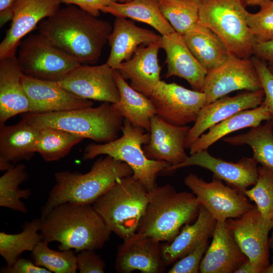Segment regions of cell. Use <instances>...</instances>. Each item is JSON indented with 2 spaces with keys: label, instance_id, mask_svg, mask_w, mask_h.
Wrapping results in <instances>:
<instances>
[{
  "label": "cell",
  "instance_id": "cell-44",
  "mask_svg": "<svg viewBox=\"0 0 273 273\" xmlns=\"http://www.w3.org/2000/svg\"><path fill=\"white\" fill-rule=\"evenodd\" d=\"M113 2L116 0H62V3L77 6L96 17L100 16L101 10L104 7Z\"/></svg>",
  "mask_w": 273,
  "mask_h": 273
},
{
  "label": "cell",
  "instance_id": "cell-11",
  "mask_svg": "<svg viewBox=\"0 0 273 273\" xmlns=\"http://www.w3.org/2000/svg\"><path fill=\"white\" fill-rule=\"evenodd\" d=\"M150 99L155 107L156 115L176 126L194 122L201 109L207 104L204 93L161 80Z\"/></svg>",
  "mask_w": 273,
  "mask_h": 273
},
{
  "label": "cell",
  "instance_id": "cell-48",
  "mask_svg": "<svg viewBox=\"0 0 273 273\" xmlns=\"http://www.w3.org/2000/svg\"><path fill=\"white\" fill-rule=\"evenodd\" d=\"M246 7L259 6L267 0H241Z\"/></svg>",
  "mask_w": 273,
  "mask_h": 273
},
{
  "label": "cell",
  "instance_id": "cell-20",
  "mask_svg": "<svg viewBox=\"0 0 273 273\" xmlns=\"http://www.w3.org/2000/svg\"><path fill=\"white\" fill-rule=\"evenodd\" d=\"M189 129L186 125H172L154 115L151 118L150 140L143 147L145 155L171 166L181 163L188 157L185 142Z\"/></svg>",
  "mask_w": 273,
  "mask_h": 273
},
{
  "label": "cell",
  "instance_id": "cell-32",
  "mask_svg": "<svg viewBox=\"0 0 273 273\" xmlns=\"http://www.w3.org/2000/svg\"><path fill=\"white\" fill-rule=\"evenodd\" d=\"M222 140L232 146H250L257 163L273 172V125L270 120L250 128L246 133L225 136Z\"/></svg>",
  "mask_w": 273,
  "mask_h": 273
},
{
  "label": "cell",
  "instance_id": "cell-26",
  "mask_svg": "<svg viewBox=\"0 0 273 273\" xmlns=\"http://www.w3.org/2000/svg\"><path fill=\"white\" fill-rule=\"evenodd\" d=\"M40 129L22 119L12 125H0V170H8L35 153Z\"/></svg>",
  "mask_w": 273,
  "mask_h": 273
},
{
  "label": "cell",
  "instance_id": "cell-1",
  "mask_svg": "<svg viewBox=\"0 0 273 273\" xmlns=\"http://www.w3.org/2000/svg\"><path fill=\"white\" fill-rule=\"evenodd\" d=\"M39 32L81 65L99 60L113 26L75 5L59 9L38 25Z\"/></svg>",
  "mask_w": 273,
  "mask_h": 273
},
{
  "label": "cell",
  "instance_id": "cell-33",
  "mask_svg": "<svg viewBox=\"0 0 273 273\" xmlns=\"http://www.w3.org/2000/svg\"><path fill=\"white\" fill-rule=\"evenodd\" d=\"M40 225L41 218H35L25 222L20 233L0 232V254L6 261V266H11L23 252H32L42 240L40 233H38Z\"/></svg>",
  "mask_w": 273,
  "mask_h": 273
},
{
  "label": "cell",
  "instance_id": "cell-10",
  "mask_svg": "<svg viewBox=\"0 0 273 273\" xmlns=\"http://www.w3.org/2000/svg\"><path fill=\"white\" fill-rule=\"evenodd\" d=\"M184 183L195 195L199 205L216 221L238 218L255 207L243 193L225 185L215 177L207 182L191 173L185 178Z\"/></svg>",
  "mask_w": 273,
  "mask_h": 273
},
{
  "label": "cell",
  "instance_id": "cell-30",
  "mask_svg": "<svg viewBox=\"0 0 273 273\" xmlns=\"http://www.w3.org/2000/svg\"><path fill=\"white\" fill-rule=\"evenodd\" d=\"M183 36L193 54L208 71L220 65L232 55L215 33L199 23Z\"/></svg>",
  "mask_w": 273,
  "mask_h": 273
},
{
  "label": "cell",
  "instance_id": "cell-51",
  "mask_svg": "<svg viewBox=\"0 0 273 273\" xmlns=\"http://www.w3.org/2000/svg\"><path fill=\"white\" fill-rule=\"evenodd\" d=\"M268 68L269 69V70H270V71L272 73V74H273V64H269L268 66Z\"/></svg>",
  "mask_w": 273,
  "mask_h": 273
},
{
  "label": "cell",
  "instance_id": "cell-5",
  "mask_svg": "<svg viewBox=\"0 0 273 273\" xmlns=\"http://www.w3.org/2000/svg\"><path fill=\"white\" fill-rule=\"evenodd\" d=\"M21 117L38 129H60L104 143L118 138L124 119L109 102H104L95 108L45 113H26Z\"/></svg>",
  "mask_w": 273,
  "mask_h": 273
},
{
  "label": "cell",
  "instance_id": "cell-43",
  "mask_svg": "<svg viewBox=\"0 0 273 273\" xmlns=\"http://www.w3.org/2000/svg\"><path fill=\"white\" fill-rule=\"evenodd\" d=\"M2 273H51L48 269L36 265L32 260L18 258L11 266L3 267Z\"/></svg>",
  "mask_w": 273,
  "mask_h": 273
},
{
  "label": "cell",
  "instance_id": "cell-23",
  "mask_svg": "<svg viewBox=\"0 0 273 273\" xmlns=\"http://www.w3.org/2000/svg\"><path fill=\"white\" fill-rule=\"evenodd\" d=\"M161 35L140 27L126 18L116 17L108 37L110 52L106 63L114 70L133 56L139 46L158 41Z\"/></svg>",
  "mask_w": 273,
  "mask_h": 273
},
{
  "label": "cell",
  "instance_id": "cell-29",
  "mask_svg": "<svg viewBox=\"0 0 273 273\" xmlns=\"http://www.w3.org/2000/svg\"><path fill=\"white\" fill-rule=\"evenodd\" d=\"M115 80L120 94L119 101L113 106L133 125L150 132L151 118L156 115L155 107L150 98L133 89L114 70Z\"/></svg>",
  "mask_w": 273,
  "mask_h": 273
},
{
  "label": "cell",
  "instance_id": "cell-18",
  "mask_svg": "<svg viewBox=\"0 0 273 273\" xmlns=\"http://www.w3.org/2000/svg\"><path fill=\"white\" fill-rule=\"evenodd\" d=\"M23 86L32 113L64 111L92 107V100L78 97L56 81L40 80L23 74Z\"/></svg>",
  "mask_w": 273,
  "mask_h": 273
},
{
  "label": "cell",
  "instance_id": "cell-13",
  "mask_svg": "<svg viewBox=\"0 0 273 273\" xmlns=\"http://www.w3.org/2000/svg\"><path fill=\"white\" fill-rule=\"evenodd\" d=\"M226 224L242 252L262 273L269 264L268 234L273 221L264 218L256 206Z\"/></svg>",
  "mask_w": 273,
  "mask_h": 273
},
{
  "label": "cell",
  "instance_id": "cell-42",
  "mask_svg": "<svg viewBox=\"0 0 273 273\" xmlns=\"http://www.w3.org/2000/svg\"><path fill=\"white\" fill-rule=\"evenodd\" d=\"M77 268L80 273H104V261L93 250H83L76 255Z\"/></svg>",
  "mask_w": 273,
  "mask_h": 273
},
{
  "label": "cell",
  "instance_id": "cell-49",
  "mask_svg": "<svg viewBox=\"0 0 273 273\" xmlns=\"http://www.w3.org/2000/svg\"><path fill=\"white\" fill-rule=\"evenodd\" d=\"M262 273H273V258L271 264H269L262 271Z\"/></svg>",
  "mask_w": 273,
  "mask_h": 273
},
{
  "label": "cell",
  "instance_id": "cell-50",
  "mask_svg": "<svg viewBox=\"0 0 273 273\" xmlns=\"http://www.w3.org/2000/svg\"><path fill=\"white\" fill-rule=\"evenodd\" d=\"M268 244L269 248L271 249L273 251V227L272 229L271 236L268 240Z\"/></svg>",
  "mask_w": 273,
  "mask_h": 273
},
{
  "label": "cell",
  "instance_id": "cell-15",
  "mask_svg": "<svg viewBox=\"0 0 273 273\" xmlns=\"http://www.w3.org/2000/svg\"><path fill=\"white\" fill-rule=\"evenodd\" d=\"M257 164L252 157H243L237 162L225 161L212 156L205 150L191 155L179 164L170 165L164 171L172 172L180 168L198 166L211 171L214 177L243 193L257 181Z\"/></svg>",
  "mask_w": 273,
  "mask_h": 273
},
{
  "label": "cell",
  "instance_id": "cell-7",
  "mask_svg": "<svg viewBox=\"0 0 273 273\" xmlns=\"http://www.w3.org/2000/svg\"><path fill=\"white\" fill-rule=\"evenodd\" d=\"M148 191L132 175L119 179L93 206L111 232L125 240L137 232Z\"/></svg>",
  "mask_w": 273,
  "mask_h": 273
},
{
  "label": "cell",
  "instance_id": "cell-41",
  "mask_svg": "<svg viewBox=\"0 0 273 273\" xmlns=\"http://www.w3.org/2000/svg\"><path fill=\"white\" fill-rule=\"evenodd\" d=\"M251 58L264 92V98L263 103L268 109L270 116V121L273 125V74L269 70L266 62L254 56Z\"/></svg>",
  "mask_w": 273,
  "mask_h": 273
},
{
  "label": "cell",
  "instance_id": "cell-38",
  "mask_svg": "<svg viewBox=\"0 0 273 273\" xmlns=\"http://www.w3.org/2000/svg\"><path fill=\"white\" fill-rule=\"evenodd\" d=\"M258 176L253 187L243 193L256 206L262 216L273 221V172L258 166Z\"/></svg>",
  "mask_w": 273,
  "mask_h": 273
},
{
  "label": "cell",
  "instance_id": "cell-17",
  "mask_svg": "<svg viewBox=\"0 0 273 273\" xmlns=\"http://www.w3.org/2000/svg\"><path fill=\"white\" fill-rule=\"evenodd\" d=\"M264 98V92L261 89L247 91L233 97L225 96L205 105L194 125L189 130L185 142L186 149H190L193 144L212 126L240 111L259 106Z\"/></svg>",
  "mask_w": 273,
  "mask_h": 273
},
{
  "label": "cell",
  "instance_id": "cell-14",
  "mask_svg": "<svg viewBox=\"0 0 273 273\" xmlns=\"http://www.w3.org/2000/svg\"><path fill=\"white\" fill-rule=\"evenodd\" d=\"M57 82L81 98L112 104L120 99L114 69L107 63L100 65H80Z\"/></svg>",
  "mask_w": 273,
  "mask_h": 273
},
{
  "label": "cell",
  "instance_id": "cell-3",
  "mask_svg": "<svg viewBox=\"0 0 273 273\" xmlns=\"http://www.w3.org/2000/svg\"><path fill=\"white\" fill-rule=\"evenodd\" d=\"M126 163L107 156L99 158L85 173L68 170L55 173V185L41 209V218L60 204H93L120 179L132 175Z\"/></svg>",
  "mask_w": 273,
  "mask_h": 273
},
{
  "label": "cell",
  "instance_id": "cell-45",
  "mask_svg": "<svg viewBox=\"0 0 273 273\" xmlns=\"http://www.w3.org/2000/svg\"><path fill=\"white\" fill-rule=\"evenodd\" d=\"M253 55L256 57L273 64V40L255 43Z\"/></svg>",
  "mask_w": 273,
  "mask_h": 273
},
{
  "label": "cell",
  "instance_id": "cell-40",
  "mask_svg": "<svg viewBox=\"0 0 273 273\" xmlns=\"http://www.w3.org/2000/svg\"><path fill=\"white\" fill-rule=\"evenodd\" d=\"M208 238L200 242L192 251L173 264L169 273H197L203 255L208 248Z\"/></svg>",
  "mask_w": 273,
  "mask_h": 273
},
{
  "label": "cell",
  "instance_id": "cell-22",
  "mask_svg": "<svg viewBox=\"0 0 273 273\" xmlns=\"http://www.w3.org/2000/svg\"><path fill=\"white\" fill-rule=\"evenodd\" d=\"M212 240L200 265L201 273H232L248 258L242 252L226 221H216Z\"/></svg>",
  "mask_w": 273,
  "mask_h": 273
},
{
  "label": "cell",
  "instance_id": "cell-27",
  "mask_svg": "<svg viewBox=\"0 0 273 273\" xmlns=\"http://www.w3.org/2000/svg\"><path fill=\"white\" fill-rule=\"evenodd\" d=\"M216 220L200 205L196 221L186 224L170 242L161 245L162 259L165 266L172 263L192 251L200 242L212 235Z\"/></svg>",
  "mask_w": 273,
  "mask_h": 273
},
{
  "label": "cell",
  "instance_id": "cell-21",
  "mask_svg": "<svg viewBox=\"0 0 273 273\" xmlns=\"http://www.w3.org/2000/svg\"><path fill=\"white\" fill-rule=\"evenodd\" d=\"M160 44L166 55L165 77L182 78L193 90L201 92L208 70L193 54L183 35L175 31L161 35Z\"/></svg>",
  "mask_w": 273,
  "mask_h": 273
},
{
  "label": "cell",
  "instance_id": "cell-36",
  "mask_svg": "<svg viewBox=\"0 0 273 273\" xmlns=\"http://www.w3.org/2000/svg\"><path fill=\"white\" fill-rule=\"evenodd\" d=\"M162 14L183 35L198 23L199 0H158Z\"/></svg>",
  "mask_w": 273,
  "mask_h": 273
},
{
  "label": "cell",
  "instance_id": "cell-2",
  "mask_svg": "<svg viewBox=\"0 0 273 273\" xmlns=\"http://www.w3.org/2000/svg\"><path fill=\"white\" fill-rule=\"evenodd\" d=\"M40 218L42 240L59 242L61 251L100 249L112 232L91 204H60Z\"/></svg>",
  "mask_w": 273,
  "mask_h": 273
},
{
  "label": "cell",
  "instance_id": "cell-34",
  "mask_svg": "<svg viewBox=\"0 0 273 273\" xmlns=\"http://www.w3.org/2000/svg\"><path fill=\"white\" fill-rule=\"evenodd\" d=\"M26 166L20 163L13 165L0 177V206L22 213L27 212V209L21 199H28L31 190L21 189L20 184L28 178Z\"/></svg>",
  "mask_w": 273,
  "mask_h": 273
},
{
  "label": "cell",
  "instance_id": "cell-6",
  "mask_svg": "<svg viewBox=\"0 0 273 273\" xmlns=\"http://www.w3.org/2000/svg\"><path fill=\"white\" fill-rule=\"evenodd\" d=\"M122 135L117 139L103 144L90 143L85 148L84 160L93 159L106 155L128 164L132 170V176L139 180L149 192L157 186L156 178L171 165L164 161L152 160L145 155L143 145L148 143L150 132L133 125L124 119L121 128Z\"/></svg>",
  "mask_w": 273,
  "mask_h": 273
},
{
  "label": "cell",
  "instance_id": "cell-47",
  "mask_svg": "<svg viewBox=\"0 0 273 273\" xmlns=\"http://www.w3.org/2000/svg\"><path fill=\"white\" fill-rule=\"evenodd\" d=\"M235 273H260L259 268L247 258Z\"/></svg>",
  "mask_w": 273,
  "mask_h": 273
},
{
  "label": "cell",
  "instance_id": "cell-39",
  "mask_svg": "<svg viewBox=\"0 0 273 273\" xmlns=\"http://www.w3.org/2000/svg\"><path fill=\"white\" fill-rule=\"evenodd\" d=\"M255 13L247 12L246 22L256 42L273 40V0L266 1L259 5Z\"/></svg>",
  "mask_w": 273,
  "mask_h": 273
},
{
  "label": "cell",
  "instance_id": "cell-28",
  "mask_svg": "<svg viewBox=\"0 0 273 273\" xmlns=\"http://www.w3.org/2000/svg\"><path fill=\"white\" fill-rule=\"evenodd\" d=\"M270 120V114L265 104L250 109L240 111L211 127L202 134L190 148V155L208 149L227 135L247 127L261 124L264 120Z\"/></svg>",
  "mask_w": 273,
  "mask_h": 273
},
{
  "label": "cell",
  "instance_id": "cell-25",
  "mask_svg": "<svg viewBox=\"0 0 273 273\" xmlns=\"http://www.w3.org/2000/svg\"><path fill=\"white\" fill-rule=\"evenodd\" d=\"M23 75L15 55L0 60V125L19 114L31 111Z\"/></svg>",
  "mask_w": 273,
  "mask_h": 273
},
{
  "label": "cell",
  "instance_id": "cell-31",
  "mask_svg": "<svg viewBox=\"0 0 273 273\" xmlns=\"http://www.w3.org/2000/svg\"><path fill=\"white\" fill-rule=\"evenodd\" d=\"M101 12L146 23L161 35L175 32L162 14L158 0H132L124 3L113 2L104 7Z\"/></svg>",
  "mask_w": 273,
  "mask_h": 273
},
{
  "label": "cell",
  "instance_id": "cell-12",
  "mask_svg": "<svg viewBox=\"0 0 273 273\" xmlns=\"http://www.w3.org/2000/svg\"><path fill=\"white\" fill-rule=\"evenodd\" d=\"M261 89L251 58L231 55L223 63L208 71L201 92L205 94L207 104L236 90Z\"/></svg>",
  "mask_w": 273,
  "mask_h": 273
},
{
  "label": "cell",
  "instance_id": "cell-16",
  "mask_svg": "<svg viewBox=\"0 0 273 273\" xmlns=\"http://www.w3.org/2000/svg\"><path fill=\"white\" fill-rule=\"evenodd\" d=\"M61 3L62 0H18L10 26L0 43V60L15 55L22 39L40 21L55 14Z\"/></svg>",
  "mask_w": 273,
  "mask_h": 273
},
{
  "label": "cell",
  "instance_id": "cell-8",
  "mask_svg": "<svg viewBox=\"0 0 273 273\" xmlns=\"http://www.w3.org/2000/svg\"><path fill=\"white\" fill-rule=\"evenodd\" d=\"M198 23L211 30L229 53L250 58L256 41L246 22L247 11L241 0H199Z\"/></svg>",
  "mask_w": 273,
  "mask_h": 273
},
{
  "label": "cell",
  "instance_id": "cell-46",
  "mask_svg": "<svg viewBox=\"0 0 273 273\" xmlns=\"http://www.w3.org/2000/svg\"><path fill=\"white\" fill-rule=\"evenodd\" d=\"M18 0H0V26L12 21L14 16V9Z\"/></svg>",
  "mask_w": 273,
  "mask_h": 273
},
{
  "label": "cell",
  "instance_id": "cell-52",
  "mask_svg": "<svg viewBox=\"0 0 273 273\" xmlns=\"http://www.w3.org/2000/svg\"><path fill=\"white\" fill-rule=\"evenodd\" d=\"M131 1H132V0H116V2H119V3H127V2H130Z\"/></svg>",
  "mask_w": 273,
  "mask_h": 273
},
{
  "label": "cell",
  "instance_id": "cell-24",
  "mask_svg": "<svg viewBox=\"0 0 273 273\" xmlns=\"http://www.w3.org/2000/svg\"><path fill=\"white\" fill-rule=\"evenodd\" d=\"M160 40L144 47L139 48L129 60L122 62L117 70L135 90L150 98L160 80L161 67L158 54Z\"/></svg>",
  "mask_w": 273,
  "mask_h": 273
},
{
  "label": "cell",
  "instance_id": "cell-35",
  "mask_svg": "<svg viewBox=\"0 0 273 273\" xmlns=\"http://www.w3.org/2000/svg\"><path fill=\"white\" fill-rule=\"evenodd\" d=\"M84 139L60 129H40L35 153H39L46 162L58 161L66 156L74 146Z\"/></svg>",
  "mask_w": 273,
  "mask_h": 273
},
{
  "label": "cell",
  "instance_id": "cell-19",
  "mask_svg": "<svg viewBox=\"0 0 273 273\" xmlns=\"http://www.w3.org/2000/svg\"><path fill=\"white\" fill-rule=\"evenodd\" d=\"M160 242L152 237L135 233L123 240L118 247L115 268L120 273L139 270L143 273L165 271Z\"/></svg>",
  "mask_w": 273,
  "mask_h": 273
},
{
  "label": "cell",
  "instance_id": "cell-37",
  "mask_svg": "<svg viewBox=\"0 0 273 273\" xmlns=\"http://www.w3.org/2000/svg\"><path fill=\"white\" fill-rule=\"evenodd\" d=\"M42 240L31 252L32 260L37 265L55 273H75L77 268L76 255L72 249L56 251Z\"/></svg>",
  "mask_w": 273,
  "mask_h": 273
},
{
  "label": "cell",
  "instance_id": "cell-9",
  "mask_svg": "<svg viewBox=\"0 0 273 273\" xmlns=\"http://www.w3.org/2000/svg\"><path fill=\"white\" fill-rule=\"evenodd\" d=\"M18 47L22 71L32 78L57 82L81 65L39 32L23 39Z\"/></svg>",
  "mask_w": 273,
  "mask_h": 273
},
{
  "label": "cell",
  "instance_id": "cell-4",
  "mask_svg": "<svg viewBox=\"0 0 273 273\" xmlns=\"http://www.w3.org/2000/svg\"><path fill=\"white\" fill-rule=\"evenodd\" d=\"M149 201L136 233L161 241L171 242L182 226L197 218L199 204L195 195L177 192L170 185L148 192Z\"/></svg>",
  "mask_w": 273,
  "mask_h": 273
}]
</instances>
